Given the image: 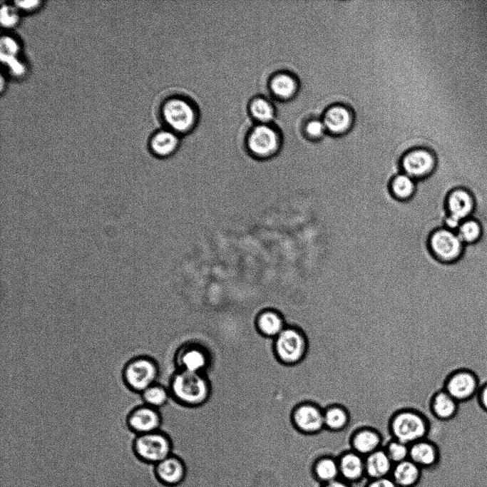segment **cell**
<instances>
[{
    "label": "cell",
    "mask_w": 487,
    "mask_h": 487,
    "mask_svg": "<svg viewBox=\"0 0 487 487\" xmlns=\"http://www.w3.org/2000/svg\"><path fill=\"white\" fill-rule=\"evenodd\" d=\"M168 389L170 394L180 403L188 406H198L210 395V384L204 374L178 370L171 378Z\"/></svg>",
    "instance_id": "6da1fadb"
},
{
    "label": "cell",
    "mask_w": 487,
    "mask_h": 487,
    "mask_svg": "<svg viewBox=\"0 0 487 487\" xmlns=\"http://www.w3.org/2000/svg\"><path fill=\"white\" fill-rule=\"evenodd\" d=\"M389 429L392 439L409 446L426 438L431 424L429 419L420 411L403 409L391 416Z\"/></svg>",
    "instance_id": "7a4b0ae2"
},
{
    "label": "cell",
    "mask_w": 487,
    "mask_h": 487,
    "mask_svg": "<svg viewBox=\"0 0 487 487\" xmlns=\"http://www.w3.org/2000/svg\"><path fill=\"white\" fill-rule=\"evenodd\" d=\"M310 349L307 330L297 324H289L274 339V350L278 359L288 365L302 362Z\"/></svg>",
    "instance_id": "3957f363"
},
{
    "label": "cell",
    "mask_w": 487,
    "mask_h": 487,
    "mask_svg": "<svg viewBox=\"0 0 487 487\" xmlns=\"http://www.w3.org/2000/svg\"><path fill=\"white\" fill-rule=\"evenodd\" d=\"M426 245L431 255L444 264L456 262L463 251V243L457 233L446 227L433 230L428 236Z\"/></svg>",
    "instance_id": "277c9868"
},
{
    "label": "cell",
    "mask_w": 487,
    "mask_h": 487,
    "mask_svg": "<svg viewBox=\"0 0 487 487\" xmlns=\"http://www.w3.org/2000/svg\"><path fill=\"white\" fill-rule=\"evenodd\" d=\"M123 373L127 386L140 394L158 381L160 370L155 359L142 355L130 360Z\"/></svg>",
    "instance_id": "5b68a950"
},
{
    "label": "cell",
    "mask_w": 487,
    "mask_h": 487,
    "mask_svg": "<svg viewBox=\"0 0 487 487\" xmlns=\"http://www.w3.org/2000/svg\"><path fill=\"white\" fill-rule=\"evenodd\" d=\"M135 454L140 460L156 464L171 455V443L160 431L136 435L132 442Z\"/></svg>",
    "instance_id": "8992f818"
},
{
    "label": "cell",
    "mask_w": 487,
    "mask_h": 487,
    "mask_svg": "<svg viewBox=\"0 0 487 487\" xmlns=\"http://www.w3.org/2000/svg\"><path fill=\"white\" fill-rule=\"evenodd\" d=\"M437 158L429 149L417 148L406 152L399 160L401 172L417 182L430 178L437 168Z\"/></svg>",
    "instance_id": "52a82bcc"
},
{
    "label": "cell",
    "mask_w": 487,
    "mask_h": 487,
    "mask_svg": "<svg viewBox=\"0 0 487 487\" xmlns=\"http://www.w3.org/2000/svg\"><path fill=\"white\" fill-rule=\"evenodd\" d=\"M475 206L473 195L466 189L458 188L451 190L446 195L445 207L446 227L457 230L460 224L471 214Z\"/></svg>",
    "instance_id": "ba28073f"
},
{
    "label": "cell",
    "mask_w": 487,
    "mask_h": 487,
    "mask_svg": "<svg viewBox=\"0 0 487 487\" xmlns=\"http://www.w3.org/2000/svg\"><path fill=\"white\" fill-rule=\"evenodd\" d=\"M292 421L300 433L313 436L324 429V409L312 400L304 401L294 407Z\"/></svg>",
    "instance_id": "9c48e42d"
},
{
    "label": "cell",
    "mask_w": 487,
    "mask_h": 487,
    "mask_svg": "<svg viewBox=\"0 0 487 487\" xmlns=\"http://www.w3.org/2000/svg\"><path fill=\"white\" fill-rule=\"evenodd\" d=\"M162 113L165 121L173 130L185 132L194 124V110L190 103L181 98L167 101L163 106Z\"/></svg>",
    "instance_id": "30bf717a"
},
{
    "label": "cell",
    "mask_w": 487,
    "mask_h": 487,
    "mask_svg": "<svg viewBox=\"0 0 487 487\" xmlns=\"http://www.w3.org/2000/svg\"><path fill=\"white\" fill-rule=\"evenodd\" d=\"M247 144L253 156L259 159H266L277 151L279 138L273 128L262 124L252 129L247 138Z\"/></svg>",
    "instance_id": "8fae6325"
},
{
    "label": "cell",
    "mask_w": 487,
    "mask_h": 487,
    "mask_svg": "<svg viewBox=\"0 0 487 487\" xmlns=\"http://www.w3.org/2000/svg\"><path fill=\"white\" fill-rule=\"evenodd\" d=\"M476 375L468 370H458L450 374L444 384V390L458 402L471 399L479 390Z\"/></svg>",
    "instance_id": "7c38bea8"
},
{
    "label": "cell",
    "mask_w": 487,
    "mask_h": 487,
    "mask_svg": "<svg viewBox=\"0 0 487 487\" xmlns=\"http://www.w3.org/2000/svg\"><path fill=\"white\" fill-rule=\"evenodd\" d=\"M161 422L159 410L144 404L132 410L127 417L129 429L136 435L158 431Z\"/></svg>",
    "instance_id": "4fadbf2b"
},
{
    "label": "cell",
    "mask_w": 487,
    "mask_h": 487,
    "mask_svg": "<svg viewBox=\"0 0 487 487\" xmlns=\"http://www.w3.org/2000/svg\"><path fill=\"white\" fill-rule=\"evenodd\" d=\"M409 458L421 468L434 467L440 461V448L427 438L421 439L409 445Z\"/></svg>",
    "instance_id": "5bb4252c"
},
{
    "label": "cell",
    "mask_w": 487,
    "mask_h": 487,
    "mask_svg": "<svg viewBox=\"0 0 487 487\" xmlns=\"http://www.w3.org/2000/svg\"><path fill=\"white\" fill-rule=\"evenodd\" d=\"M349 443L352 450L365 457L381 448L382 436L375 428L363 426L352 433Z\"/></svg>",
    "instance_id": "9a60e30c"
},
{
    "label": "cell",
    "mask_w": 487,
    "mask_h": 487,
    "mask_svg": "<svg viewBox=\"0 0 487 487\" xmlns=\"http://www.w3.org/2000/svg\"><path fill=\"white\" fill-rule=\"evenodd\" d=\"M337 461L339 475L344 481L357 482L366 476L364 457L353 450L343 452Z\"/></svg>",
    "instance_id": "2e32d148"
},
{
    "label": "cell",
    "mask_w": 487,
    "mask_h": 487,
    "mask_svg": "<svg viewBox=\"0 0 487 487\" xmlns=\"http://www.w3.org/2000/svg\"><path fill=\"white\" fill-rule=\"evenodd\" d=\"M458 406V401L444 389L434 391L429 401L431 415L439 421L453 419L457 413Z\"/></svg>",
    "instance_id": "e0dca14e"
},
{
    "label": "cell",
    "mask_w": 487,
    "mask_h": 487,
    "mask_svg": "<svg viewBox=\"0 0 487 487\" xmlns=\"http://www.w3.org/2000/svg\"><path fill=\"white\" fill-rule=\"evenodd\" d=\"M352 119V115L347 108L335 105L326 110L322 121L327 131L334 135H339L349 130Z\"/></svg>",
    "instance_id": "ac0fdd59"
},
{
    "label": "cell",
    "mask_w": 487,
    "mask_h": 487,
    "mask_svg": "<svg viewBox=\"0 0 487 487\" xmlns=\"http://www.w3.org/2000/svg\"><path fill=\"white\" fill-rule=\"evenodd\" d=\"M155 473L162 483L168 486H175L184 479L185 468L180 459L170 455L155 464Z\"/></svg>",
    "instance_id": "d6986e66"
},
{
    "label": "cell",
    "mask_w": 487,
    "mask_h": 487,
    "mask_svg": "<svg viewBox=\"0 0 487 487\" xmlns=\"http://www.w3.org/2000/svg\"><path fill=\"white\" fill-rule=\"evenodd\" d=\"M287 326L283 314L279 311L268 308L262 311L257 317L256 327L263 336L275 339Z\"/></svg>",
    "instance_id": "ffe728a7"
},
{
    "label": "cell",
    "mask_w": 487,
    "mask_h": 487,
    "mask_svg": "<svg viewBox=\"0 0 487 487\" xmlns=\"http://www.w3.org/2000/svg\"><path fill=\"white\" fill-rule=\"evenodd\" d=\"M417 181L403 172L394 175L388 183L390 195L396 201L406 203L415 196Z\"/></svg>",
    "instance_id": "44dd1931"
},
{
    "label": "cell",
    "mask_w": 487,
    "mask_h": 487,
    "mask_svg": "<svg viewBox=\"0 0 487 487\" xmlns=\"http://www.w3.org/2000/svg\"><path fill=\"white\" fill-rule=\"evenodd\" d=\"M366 476L370 479H377L390 476L394 463L384 448L364 457Z\"/></svg>",
    "instance_id": "7402d4cb"
},
{
    "label": "cell",
    "mask_w": 487,
    "mask_h": 487,
    "mask_svg": "<svg viewBox=\"0 0 487 487\" xmlns=\"http://www.w3.org/2000/svg\"><path fill=\"white\" fill-rule=\"evenodd\" d=\"M178 145V138L170 130L156 132L150 139L149 150L156 158L164 159L173 155Z\"/></svg>",
    "instance_id": "603a6c76"
},
{
    "label": "cell",
    "mask_w": 487,
    "mask_h": 487,
    "mask_svg": "<svg viewBox=\"0 0 487 487\" xmlns=\"http://www.w3.org/2000/svg\"><path fill=\"white\" fill-rule=\"evenodd\" d=\"M421 476V468L409 458L394 464L390 475L399 487H414Z\"/></svg>",
    "instance_id": "cb8c5ba5"
},
{
    "label": "cell",
    "mask_w": 487,
    "mask_h": 487,
    "mask_svg": "<svg viewBox=\"0 0 487 487\" xmlns=\"http://www.w3.org/2000/svg\"><path fill=\"white\" fill-rule=\"evenodd\" d=\"M312 475L314 481L327 483L339 478L337 458L323 456L314 459L312 465Z\"/></svg>",
    "instance_id": "d4e9b609"
},
{
    "label": "cell",
    "mask_w": 487,
    "mask_h": 487,
    "mask_svg": "<svg viewBox=\"0 0 487 487\" xmlns=\"http://www.w3.org/2000/svg\"><path fill=\"white\" fill-rule=\"evenodd\" d=\"M350 414L348 409L339 404L328 405L324 409V429L330 431L339 432L345 429L349 424Z\"/></svg>",
    "instance_id": "484cf974"
},
{
    "label": "cell",
    "mask_w": 487,
    "mask_h": 487,
    "mask_svg": "<svg viewBox=\"0 0 487 487\" xmlns=\"http://www.w3.org/2000/svg\"><path fill=\"white\" fill-rule=\"evenodd\" d=\"M140 394L144 404L158 409L167 404L170 396L168 388L157 382L145 389Z\"/></svg>",
    "instance_id": "4316f807"
},
{
    "label": "cell",
    "mask_w": 487,
    "mask_h": 487,
    "mask_svg": "<svg viewBox=\"0 0 487 487\" xmlns=\"http://www.w3.org/2000/svg\"><path fill=\"white\" fill-rule=\"evenodd\" d=\"M271 88L273 93L282 98H289L297 91V82L289 74L280 73L271 81Z\"/></svg>",
    "instance_id": "83f0119b"
},
{
    "label": "cell",
    "mask_w": 487,
    "mask_h": 487,
    "mask_svg": "<svg viewBox=\"0 0 487 487\" xmlns=\"http://www.w3.org/2000/svg\"><path fill=\"white\" fill-rule=\"evenodd\" d=\"M456 233L463 244H472L481 238L482 227L477 220L466 219L460 224Z\"/></svg>",
    "instance_id": "f1b7e54d"
},
{
    "label": "cell",
    "mask_w": 487,
    "mask_h": 487,
    "mask_svg": "<svg viewBox=\"0 0 487 487\" xmlns=\"http://www.w3.org/2000/svg\"><path fill=\"white\" fill-rule=\"evenodd\" d=\"M252 115L259 121L266 123L274 118V108L271 103L265 98L254 99L250 105Z\"/></svg>",
    "instance_id": "f546056e"
},
{
    "label": "cell",
    "mask_w": 487,
    "mask_h": 487,
    "mask_svg": "<svg viewBox=\"0 0 487 487\" xmlns=\"http://www.w3.org/2000/svg\"><path fill=\"white\" fill-rule=\"evenodd\" d=\"M384 449L394 465L409 458V446L396 439L389 441Z\"/></svg>",
    "instance_id": "4dcf8cb0"
},
{
    "label": "cell",
    "mask_w": 487,
    "mask_h": 487,
    "mask_svg": "<svg viewBox=\"0 0 487 487\" xmlns=\"http://www.w3.org/2000/svg\"><path fill=\"white\" fill-rule=\"evenodd\" d=\"M1 61L19 57L20 45L17 40L10 36H2L0 42Z\"/></svg>",
    "instance_id": "1f68e13d"
},
{
    "label": "cell",
    "mask_w": 487,
    "mask_h": 487,
    "mask_svg": "<svg viewBox=\"0 0 487 487\" xmlns=\"http://www.w3.org/2000/svg\"><path fill=\"white\" fill-rule=\"evenodd\" d=\"M19 10L13 4H2L0 11L1 24L4 28H12L19 21Z\"/></svg>",
    "instance_id": "d6a6232c"
},
{
    "label": "cell",
    "mask_w": 487,
    "mask_h": 487,
    "mask_svg": "<svg viewBox=\"0 0 487 487\" xmlns=\"http://www.w3.org/2000/svg\"><path fill=\"white\" fill-rule=\"evenodd\" d=\"M327 131L324 124L320 120H312L305 126V132L309 137L319 138Z\"/></svg>",
    "instance_id": "836d02e7"
},
{
    "label": "cell",
    "mask_w": 487,
    "mask_h": 487,
    "mask_svg": "<svg viewBox=\"0 0 487 487\" xmlns=\"http://www.w3.org/2000/svg\"><path fill=\"white\" fill-rule=\"evenodd\" d=\"M42 3L41 1H15L14 4L19 11L32 12L38 10Z\"/></svg>",
    "instance_id": "e575fe53"
},
{
    "label": "cell",
    "mask_w": 487,
    "mask_h": 487,
    "mask_svg": "<svg viewBox=\"0 0 487 487\" xmlns=\"http://www.w3.org/2000/svg\"><path fill=\"white\" fill-rule=\"evenodd\" d=\"M365 487H399L391 476L371 479Z\"/></svg>",
    "instance_id": "d590c367"
},
{
    "label": "cell",
    "mask_w": 487,
    "mask_h": 487,
    "mask_svg": "<svg viewBox=\"0 0 487 487\" xmlns=\"http://www.w3.org/2000/svg\"><path fill=\"white\" fill-rule=\"evenodd\" d=\"M478 394L481 405L487 411V383L480 386Z\"/></svg>",
    "instance_id": "8d00e7d4"
},
{
    "label": "cell",
    "mask_w": 487,
    "mask_h": 487,
    "mask_svg": "<svg viewBox=\"0 0 487 487\" xmlns=\"http://www.w3.org/2000/svg\"><path fill=\"white\" fill-rule=\"evenodd\" d=\"M321 487H351L349 483L344 481L342 478H338L335 481L322 484Z\"/></svg>",
    "instance_id": "74e56055"
}]
</instances>
